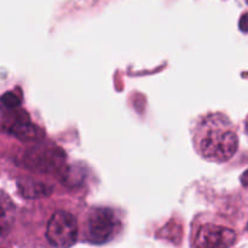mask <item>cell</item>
Returning a JSON list of instances; mask_svg holds the SVG:
<instances>
[{
    "label": "cell",
    "mask_w": 248,
    "mask_h": 248,
    "mask_svg": "<svg viewBox=\"0 0 248 248\" xmlns=\"http://www.w3.org/2000/svg\"><path fill=\"white\" fill-rule=\"evenodd\" d=\"M193 140L199 154L215 162L232 159L239 147V138L232 123L222 114L203 116L194 128Z\"/></svg>",
    "instance_id": "1"
},
{
    "label": "cell",
    "mask_w": 248,
    "mask_h": 248,
    "mask_svg": "<svg viewBox=\"0 0 248 248\" xmlns=\"http://www.w3.org/2000/svg\"><path fill=\"white\" fill-rule=\"evenodd\" d=\"M78 237L77 219L70 213L58 211L52 215L46 229V239L53 247H69Z\"/></svg>",
    "instance_id": "2"
},
{
    "label": "cell",
    "mask_w": 248,
    "mask_h": 248,
    "mask_svg": "<svg viewBox=\"0 0 248 248\" xmlns=\"http://www.w3.org/2000/svg\"><path fill=\"white\" fill-rule=\"evenodd\" d=\"M118 229L115 215L109 208H96L91 212L87 222V234L91 242L104 244L109 241Z\"/></svg>",
    "instance_id": "3"
},
{
    "label": "cell",
    "mask_w": 248,
    "mask_h": 248,
    "mask_svg": "<svg viewBox=\"0 0 248 248\" xmlns=\"http://www.w3.org/2000/svg\"><path fill=\"white\" fill-rule=\"evenodd\" d=\"M236 234L232 229L219 225L207 224L200 228L195 239V246L203 248L230 247L235 244Z\"/></svg>",
    "instance_id": "4"
},
{
    "label": "cell",
    "mask_w": 248,
    "mask_h": 248,
    "mask_svg": "<svg viewBox=\"0 0 248 248\" xmlns=\"http://www.w3.org/2000/svg\"><path fill=\"white\" fill-rule=\"evenodd\" d=\"M15 220V206L5 196H0V242L7 236Z\"/></svg>",
    "instance_id": "5"
},
{
    "label": "cell",
    "mask_w": 248,
    "mask_h": 248,
    "mask_svg": "<svg viewBox=\"0 0 248 248\" xmlns=\"http://www.w3.org/2000/svg\"><path fill=\"white\" fill-rule=\"evenodd\" d=\"M0 103L4 107H6V108L15 109L19 106L21 99H19V97L17 96L16 93H14V92H6V93L0 98Z\"/></svg>",
    "instance_id": "6"
},
{
    "label": "cell",
    "mask_w": 248,
    "mask_h": 248,
    "mask_svg": "<svg viewBox=\"0 0 248 248\" xmlns=\"http://www.w3.org/2000/svg\"><path fill=\"white\" fill-rule=\"evenodd\" d=\"M239 27L244 33H248V14L242 15L239 22Z\"/></svg>",
    "instance_id": "7"
},
{
    "label": "cell",
    "mask_w": 248,
    "mask_h": 248,
    "mask_svg": "<svg viewBox=\"0 0 248 248\" xmlns=\"http://www.w3.org/2000/svg\"><path fill=\"white\" fill-rule=\"evenodd\" d=\"M241 183L242 186H248V170L247 171H245V173L241 176Z\"/></svg>",
    "instance_id": "8"
},
{
    "label": "cell",
    "mask_w": 248,
    "mask_h": 248,
    "mask_svg": "<svg viewBox=\"0 0 248 248\" xmlns=\"http://www.w3.org/2000/svg\"><path fill=\"white\" fill-rule=\"evenodd\" d=\"M245 1H246V2H247V4H248V0H245Z\"/></svg>",
    "instance_id": "9"
}]
</instances>
